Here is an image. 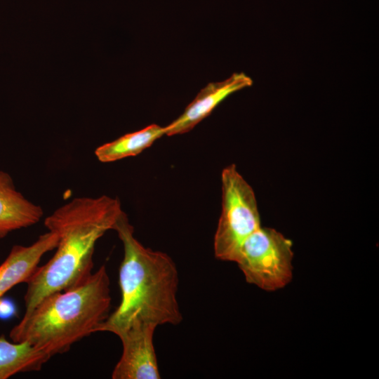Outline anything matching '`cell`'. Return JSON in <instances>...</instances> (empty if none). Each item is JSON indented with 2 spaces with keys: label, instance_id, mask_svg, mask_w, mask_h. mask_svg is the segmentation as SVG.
Here are the masks:
<instances>
[{
  "label": "cell",
  "instance_id": "1",
  "mask_svg": "<svg viewBox=\"0 0 379 379\" xmlns=\"http://www.w3.org/2000/svg\"><path fill=\"white\" fill-rule=\"evenodd\" d=\"M122 211L117 198L102 195L75 198L46 218L44 225L58 242L53 256L26 282L25 313L46 296L73 288L91 275L95 244L114 230Z\"/></svg>",
  "mask_w": 379,
  "mask_h": 379
},
{
  "label": "cell",
  "instance_id": "2",
  "mask_svg": "<svg viewBox=\"0 0 379 379\" xmlns=\"http://www.w3.org/2000/svg\"><path fill=\"white\" fill-rule=\"evenodd\" d=\"M114 230L124 246L119 272L121 302L98 331L117 335L134 326L156 328L164 324H178L182 317L177 300L178 272L173 259L138 241L124 211Z\"/></svg>",
  "mask_w": 379,
  "mask_h": 379
},
{
  "label": "cell",
  "instance_id": "3",
  "mask_svg": "<svg viewBox=\"0 0 379 379\" xmlns=\"http://www.w3.org/2000/svg\"><path fill=\"white\" fill-rule=\"evenodd\" d=\"M109 279L105 265L83 283L43 298L11 330L15 343H27L51 357L98 332L109 316Z\"/></svg>",
  "mask_w": 379,
  "mask_h": 379
},
{
  "label": "cell",
  "instance_id": "4",
  "mask_svg": "<svg viewBox=\"0 0 379 379\" xmlns=\"http://www.w3.org/2000/svg\"><path fill=\"white\" fill-rule=\"evenodd\" d=\"M222 211L214 236V253L221 260L236 262L246 239L260 225L252 187L234 164L221 173Z\"/></svg>",
  "mask_w": 379,
  "mask_h": 379
},
{
  "label": "cell",
  "instance_id": "5",
  "mask_svg": "<svg viewBox=\"0 0 379 379\" xmlns=\"http://www.w3.org/2000/svg\"><path fill=\"white\" fill-rule=\"evenodd\" d=\"M292 245L276 230L260 227L244 242L235 262L248 283L277 291L292 279Z\"/></svg>",
  "mask_w": 379,
  "mask_h": 379
},
{
  "label": "cell",
  "instance_id": "6",
  "mask_svg": "<svg viewBox=\"0 0 379 379\" xmlns=\"http://www.w3.org/2000/svg\"><path fill=\"white\" fill-rule=\"evenodd\" d=\"M154 331L152 326H134L117 334L123 350L113 369V379L161 378L153 343Z\"/></svg>",
  "mask_w": 379,
  "mask_h": 379
},
{
  "label": "cell",
  "instance_id": "7",
  "mask_svg": "<svg viewBox=\"0 0 379 379\" xmlns=\"http://www.w3.org/2000/svg\"><path fill=\"white\" fill-rule=\"evenodd\" d=\"M252 84V79L243 72L234 73L223 81L208 84L187 106L183 113L165 126L166 135L171 136L191 131L227 97Z\"/></svg>",
  "mask_w": 379,
  "mask_h": 379
},
{
  "label": "cell",
  "instance_id": "8",
  "mask_svg": "<svg viewBox=\"0 0 379 379\" xmlns=\"http://www.w3.org/2000/svg\"><path fill=\"white\" fill-rule=\"evenodd\" d=\"M58 242V236L48 231L29 246H13L0 265V298L13 286L27 282L38 267L42 256L55 249Z\"/></svg>",
  "mask_w": 379,
  "mask_h": 379
},
{
  "label": "cell",
  "instance_id": "9",
  "mask_svg": "<svg viewBox=\"0 0 379 379\" xmlns=\"http://www.w3.org/2000/svg\"><path fill=\"white\" fill-rule=\"evenodd\" d=\"M43 214L40 206L17 190L11 176L0 171V239L13 231L37 223Z\"/></svg>",
  "mask_w": 379,
  "mask_h": 379
},
{
  "label": "cell",
  "instance_id": "10",
  "mask_svg": "<svg viewBox=\"0 0 379 379\" xmlns=\"http://www.w3.org/2000/svg\"><path fill=\"white\" fill-rule=\"evenodd\" d=\"M165 135V126L153 124L102 145L95 149V154L100 161L104 163L134 157L149 147L157 140Z\"/></svg>",
  "mask_w": 379,
  "mask_h": 379
},
{
  "label": "cell",
  "instance_id": "11",
  "mask_svg": "<svg viewBox=\"0 0 379 379\" xmlns=\"http://www.w3.org/2000/svg\"><path fill=\"white\" fill-rule=\"evenodd\" d=\"M50 358L27 343L10 342L4 335L0 336V379L39 371Z\"/></svg>",
  "mask_w": 379,
  "mask_h": 379
},
{
  "label": "cell",
  "instance_id": "12",
  "mask_svg": "<svg viewBox=\"0 0 379 379\" xmlns=\"http://www.w3.org/2000/svg\"><path fill=\"white\" fill-rule=\"evenodd\" d=\"M14 311V307L8 301H4L0 298V317H9Z\"/></svg>",
  "mask_w": 379,
  "mask_h": 379
}]
</instances>
